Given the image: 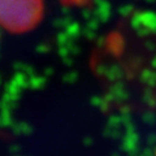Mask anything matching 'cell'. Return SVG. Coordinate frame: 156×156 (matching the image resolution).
<instances>
[{
    "mask_svg": "<svg viewBox=\"0 0 156 156\" xmlns=\"http://www.w3.org/2000/svg\"><path fill=\"white\" fill-rule=\"evenodd\" d=\"M43 16V0H0V26L12 33L35 27Z\"/></svg>",
    "mask_w": 156,
    "mask_h": 156,
    "instance_id": "1",
    "label": "cell"
}]
</instances>
